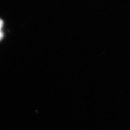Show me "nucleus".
Instances as JSON below:
<instances>
[{
	"label": "nucleus",
	"instance_id": "1",
	"mask_svg": "<svg viewBox=\"0 0 130 130\" xmlns=\"http://www.w3.org/2000/svg\"><path fill=\"white\" fill-rule=\"evenodd\" d=\"M4 25V22L3 21L0 19V41L2 40L4 37V33L2 31V28Z\"/></svg>",
	"mask_w": 130,
	"mask_h": 130
}]
</instances>
